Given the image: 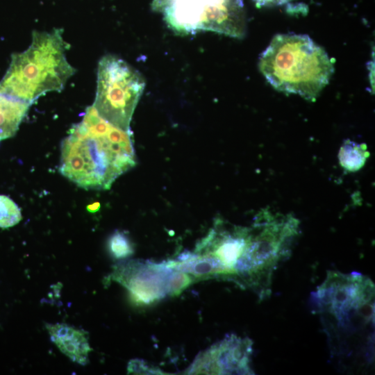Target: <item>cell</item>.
Masks as SVG:
<instances>
[{"label":"cell","mask_w":375,"mask_h":375,"mask_svg":"<svg viewBox=\"0 0 375 375\" xmlns=\"http://www.w3.org/2000/svg\"><path fill=\"white\" fill-rule=\"evenodd\" d=\"M293 243V232L283 219L260 211L249 226L217 221L196 251L215 258L218 278L249 289L265 300L272 294L274 274L290 257Z\"/></svg>","instance_id":"obj_1"},{"label":"cell","mask_w":375,"mask_h":375,"mask_svg":"<svg viewBox=\"0 0 375 375\" xmlns=\"http://www.w3.org/2000/svg\"><path fill=\"white\" fill-rule=\"evenodd\" d=\"M374 296L375 285L370 278L357 272L338 271H328L311 294L332 356L356 365L372 362Z\"/></svg>","instance_id":"obj_2"},{"label":"cell","mask_w":375,"mask_h":375,"mask_svg":"<svg viewBox=\"0 0 375 375\" xmlns=\"http://www.w3.org/2000/svg\"><path fill=\"white\" fill-rule=\"evenodd\" d=\"M60 151V173L85 189H109L136 165L131 131L104 119L93 106L70 128Z\"/></svg>","instance_id":"obj_3"},{"label":"cell","mask_w":375,"mask_h":375,"mask_svg":"<svg viewBox=\"0 0 375 375\" xmlns=\"http://www.w3.org/2000/svg\"><path fill=\"white\" fill-rule=\"evenodd\" d=\"M260 72L276 90L315 101L328 85L334 62L308 35H276L260 54Z\"/></svg>","instance_id":"obj_4"},{"label":"cell","mask_w":375,"mask_h":375,"mask_svg":"<svg viewBox=\"0 0 375 375\" xmlns=\"http://www.w3.org/2000/svg\"><path fill=\"white\" fill-rule=\"evenodd\" d=\"M68 49L61 29L33 31L28 48L12 55L0 93L32 103L47 92L61 91L76 72L67 60Z\"/></svg>","instance_id":"obj_5"},{"label":"cell","mask_w":375,"mask_h":375,"mask_svg":"<svg viewBox=\"0 0 375 375\" xmlns=\"http://www.w3.org/2000/svg\"><path fill=\"white\" fill-rule=\"evenodd\" d=\"M156 12L181 35L208 31L242 38L247 31L242 0H165Z\"/></svg>","instance_id":"obj_6"},{"label":"cell","mask_w":375,"mask_h":375,"mask_svg":"<svg viewBox=\"0 0 375 375\" xmlns=\"http://www.w3.org/2000/svg\"><path fill=\"white\" fill-rule=\"evenodd\" d=\"M97 83L93 107L112 125L131 131L134 110L145 88L142 76L122 58L108 54L99 62Z\"/></svg>","instance_id":"obj_7"},{"label":"cell","mask_w":375,"mask_h":375,"mask_svg":"<svg viewBox=\"0 0 375 375\" xmlns=\"http://www.w3.org/2000/svg\"><path fill=\"white\" fill-rule=\"evenodd\" d=\"M171 272L166 263L131 260L115 265L110 277L126 288L135 301L150 304L167 294V283Z\"/></svg>","instance_id":"obj_8"},{"label":"cell","mask_w":375,"mask_h":375,"mask_svg":"<svg viewBox=\"0 0 375 375\" xmlns=\"http://www.w3.org/2000/svg\"><path fill=\"white\" fill-rule=\"evenodd\" d=\"M253 342L235 335L227 336L196 360L191 372L215 374H253L251 367Z\"/></svg>","instance_id":"obj_9"},{"label":"cell","mask_w":375,"mask_h":375,"mask_svg":"<svg viewBox=\"0 0 375 375\" xmlns=\"http://www.w3.org/2000/svg\"><path fill=\"white\" fill-rule=\"evenodd\" d=\"M51 340L72 361L81 365L89 362L92 351L86 332L65 323L47 324Z\"/></svg>","instance_id":"obj_10"},{"label":"cell","mask_w":375,"mask_h":375,"mask_svg":"<svg viewBox=\"0 0 375 375\" xmlns=\"http://www.w3.org/2000/svg\"><path fill=\"white\" fill-rule=\"evenodd\" d=\"M31 104L0 93V141L12 137L17 133Z\"/></svg>","instance_id":"obj_11"},{"label":"cell","mask_w":375,"mask_h":375,"mask_svg":"<svg viewBox=\"0 0 375 375\" xmlns=\"http://www.w3.org/2000/svg\"><path fill=\"white\" fill-rule=\"evenodd\" d=\"M369 155L366 144H358L347 139L340 148L338 160L344 169L355 172L362 168Z\"/></svg>","instance_id":"obj_12"},{"label":"cell","mask_w":375,"mask_h":375,"mask_svg":"<svg viewBox=\"0 0 375 375\" xmlns=\"http://www.w3.org/2000/svg\"><path fill=\"white\" fill-rule=\"evenodd\" d=\"M22 218L21 210L15 202L10 197L0 194V228L14 226Z\"/></svg>","instance_id":"obj_13"},{"label":"cell","mask_w":375,"mask_h":375,"mask_svg":"<svg viewBox=\"0 0 375 375\" xmlns=\"http://www.w3.org/2000/svg\"><path fill=\"white\" fill-rule=\"evenodd\" d=\"M108 250L116 259H124L133 253V247L126 233L115 231L108 240Z\"/></svg>","instance_id":"obj_14"},{"label":"cell","mask_w":375,"mask_h":375,"mask_svg":"<svg viewBox=\"0 0 375 375\" xmlns=\"http://www.w3.org/2000/svg\"><path fill=\"white\" fill-rule=\"evenodd\" d=\"M193 281L192 277L185 272L175 270L169 276L167 283V294L178 295L187 288Z\"/></svg>","instance_id":"obj_15"},{"label":"cell","mask_w":375,"mask_h":375,"mask_svg":"<svg viewBox=\"0 0 375 375\" xmlns=\"http://www.w3.org/2000/svg\"><path fill=\"white\" fill-rule=\"evenodd\" d=\"M258 6H280L294 0H253Z\"/></svg>","instance_id":"obj_16"},{"label":"cell","mask_w":375,"mask_h":375,"mask_svg":"<svg viewBox=\"0 0 375 375\" xmlns=\"http://www.w3.org/2000/svg\"><path fill=\"white\" fill-rule=\"evenodd\" d=\"M99 207V203L92 204L91 206H88V210H89L90 211L94 212V211L97 210V209H98Z\"/></svg>","instance_id":"obj_17"},{"label":"cell","mask_w":375,"mask_h":375,"mask_svg":"<svg viewBox=\"0 0 375 375\" xmlns=\"http://www.w3.org/2000/svg\"><path fill=\"white\" fill-rule=\"evenodd\" d=\"M154 1H160V0H154Z\"/></svg>","instance_id":"obj_18"}]
</instances>
